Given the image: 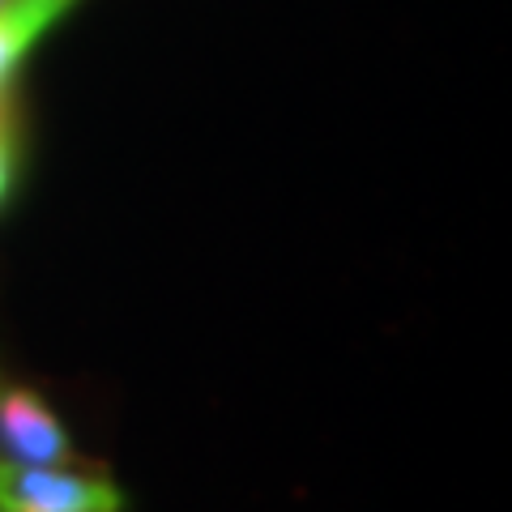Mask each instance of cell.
<instances>
[{
	"instance_id": "obj_1",
	"label": "cell",
	"mask_w": 512,
	"mask_h": 512,
	"mask_svg": "<svg viewBox=\"0 0 512 512\" xmlns=\"http://www.w3.org/2000/svg\"><path fill=\"white\" fill-rule=\"evenodd\" d=\"M0 512H124V491L103 474L0 457Z\"/></svg>"
},
{
	"instance_id": "obj_2",
	"label": "cell",
	"mask_w": 512,
	"mask_h": 512,
	"mask_svg": "<svg viewBox=\"0 0 512 512\" xmlns=\"http://www.w3.org/2000/svg\"><path fill=\"white\" fill-rule=\"evenodd\" d=\"M0 453L18 466H73L77 448L56 410L26 384L0 380Z\"/></svg>"
},
{
	"instance_id": "obj_3",
	"label": "cell",
	"mask_w": 512,
	"mask_h": 512,
	"mask_svg": "<svg viewBox=\"0 0 512 512\" xmlns=\"http://www.w3.org/2000/svg\"><path fill=\"white\" fill-rule=\"evenodd\" d=\"M77 0H5L0 5V94H9L26 56Z\"/></svg>"
},
{
	"instance_id": "obj_4",
	"label": "cell",
	"mask_w": 512,
	"mask_h": 512,
	"mask_svg": "<svg viewBox=\"0 0 512 512\" xmlns=\"http://www.w3.org/2000/svg\"><path fill=\"white\" fill-rule=\"evenodd\" d=\"M13 188H18V111L9 94H0V210L9 205Z\"/></svg>"
},
{
	"instance_id": "obj_5",
	"label": "cell",
	"mask_w": 512,
	"mask_h": 512,
	"mask_svg": "<svg viewBox=\"0 0 512 512\" xmlns=\"http://www.w3.org/2000/svg\"><path fill=\"white\" fill-rule=\"evenodd\" d=\"M0 5H5V0H0Z\"/></svg>"
}]
</instances>
